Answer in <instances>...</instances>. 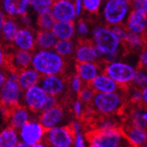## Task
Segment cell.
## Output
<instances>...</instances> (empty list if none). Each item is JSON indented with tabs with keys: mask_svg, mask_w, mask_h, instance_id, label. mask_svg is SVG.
<instances>
[{
	"mask_svg": "<svg viewBox=\"0 0 147 147\" xmlns=\"http://www.w3.org/2000/svg\"><path fill=\"white\" fill-rule=\"evenodd\" d=\"M128 103V94L121 92H96L90 106L101 115H117L122 118Z\"/></svg>",
	"mask_w": 147,
	"mask_h": 147,
	"instance_id": "1",
	"label": "cell"
},
{
	"mask_svg": "<svg viewBox=\"0 0 147 147\" xmlns=\"http://www.w3.org/2000/svg\"><path fill=\"white\" fill-rule=\"evenodd\" d=\"M89 147H133V144L125 136L122 127L96 129L86 133ZM137 147V146H136Z\"/></svg>",
	"mask_w": 147,
	"mask_h": 147,
	"instance_id": "2",
	"label": "cell"
},
{
	"mask_svg": "<svg viewBox=\"0 0 147 147\" xmlns=\"http://www.w3.org/2000/svg\"><path fill=\"white\" fill-rule=\"evenodd\" d=\"M32 66L42 77L60 76L65 74L67 62L56 52L40 50L33 57Z\"/></svg>",
	"mask_w": 147,
	"mask_h": 147,
	"instance_id": "3",
	"label": "cell"
},
{
	"mask_svg": "<svg viewBox=\"0 0 147 147\" xmlns=\"http://www.w3.org/2000/svg\"><path fill=\"white\" fill-rule=\"evenodd\" d=\"M98 63L101 74L112 78L118 85H131L136 74V69L131 65L121 62H109L102 59L95 62Z\"/></svg>",
	"mask_w": 147,
	"mask_h": 147,
	"instance_id": "4",
	"label": "cell"
},
{
	"mask_svg": "<svg viewBox=\"0 0 147 147\" xmlns=\"http://www.w3.org/2000/svg\"><path fill=\"white\" fill-rule=\"evenodd\" d=\"M77 133L74 122L63 127H56L49 129L42 139L47 147H73Z\"/></svg>",
	"mask_w": 147,
	"mask_h": 147,
	"instance_id": "5",
	"label": "cell"
},
{
	"mask_svg": "<svg viewBox=\"0 0 147 147\" xmlns=\"http://www.w3.org/2000/svg\"><path fill=\"white\" fill-rule=\"evenodd\" d=\"M92 34L95 47L102 56H108L111 58L116 57L121 42L109 28L98 26Z\"/></svg>",
	"mask_w": 147,
	"mask_h": 147,
	"instance_id": "6",
	"label": "cell"
},
{
	"mask_svg": "<svg viewBox=\"0 0 147 147\" xmlns=\"http://www.w3.org/2000/svg\"><path fill=\"white\" fill-rule=\"evenodd\" d=\"M24 92L19 83V75L9 73L6 82L0 88V106L14 109L21 104Z\"/></svg>",
	"mask_w": 147,
	"mask_h": 147,
	"instance_id": "7",
	"label": "cell"
},
{
	"mask_svg": "<svg viewBox=\"0 0 147 147\" xmlns=\"http://www.w3.org/2000/svg\"><path fill=\"white\" fill-rule=\"evenodd\" d=\"M130 1L127 0H109L104 6V17L109 26H116L123 24L127 15Z\"/></svg>",
	"mask_w": 147,
	"mask_h": 147,
	"instance_id": "8",
	"label": "cell"
},
{
	"mask_svg": "<svg viewBox=\"0 0 147 147\" xmlns=\"http://www.w3.org/2000/svg\"><path fill=\"white\" fill-rule=\"evenodd\" d=\"M69 78L70 74L42 77L41 80L42 88L48 95L59 98L67 91H70Z\"/></svg>",
	"mask_w": 147,
	"mask_h": 147,
	"instance_id": "9",
	"label": "cell"
},
{
	"mask_svg": "<svg viewBox=\"0 0 147 147\" xmlns=\"http://www.w3.org/2000/svg\"><path fill=\"white\" fill-rule=\"evenodd\" d=\"M102 57L92 40L78 37L75 47V59L80 63H95Z\"/></svg>",
	"mask_w": 147,
	"mask_h": 147,
	"instance_id": "10",
	"label": "cell"
},
{
	"mask_svg": "<svg viewBox=\"0 0 147 147\" xmlns=\"http://www.w3.org/2000/svg\"><path fill=\"white\" fill-rule=\"evenodd\" d=\"M48 94L45 91L38 86H33L26 90L24 92V100L26 103V107L29 109L30 112L34 114H41L42 107L44 106L47 99Z\"/></svg>",
	"mask_w": 147,
	"mask_h": 147,
	"instance_id": "11",
	"label": "cell"
},
{
	"mask_svg": "<svg viewBox=\"0 0 147 147\" xmlns=\"http://www.w3.org/2000/svg\"><path fill=\"white\" fill-rule=\"evenodd\" d=\"M49 129H45L39 122H29L20 129L22 142L33 146L41 143Z\"/></svg>",
	"mask_w": 147,
	"mask_h": 147,
	"instance_id": "12",
	"label": "cell"
},
{
	"mask_svg": "<svg viewBox=\"0 0 147 147\" xmlns=\"http://www.w3.org/2000/svg\"><path fill=\"white\" fill-rule=\"evenodd\" d=\"M51 11L57 21H74L77 16L74 2L68 0L54 1Z\"/></svg>",
	"mask_w": 147,
	"mask_h": 147,
	"instance_id": "13",
	"label": "cell"
},
{
	"mask_svg": "<svg viewBox=\"0 0 147 147\" xmlns=\"http://www.w3.org/2000/svg\"><path fill=\"white\" fill-rule=\"evenodd\" d=\"M65 111L67 110L57 105L55 108L40 114L37 120L45 129L49 130L57 127V125L63 121L65 117Z\"/></svg>",
	"mask_w": 147,
	"mask_h": 147,
	"instance_id": "14",
	"label": "cell"
},
{
	"mask_svg": "<svg viewBox=\"0 0 147 147\" xmlns=\"http://www.w3.org/2000/svg\"><path fill=\"white\" fill-rule=\"evenodd\" d=\"M34 29L20 28L15 37L14 46L21 50L33 52L36 47V40L34 37Z\"/></svg>",
	"mask_w": 147,
	"mask_h": 147,
	"instance_id": "15",
	"label": "cell"
},
{
	"mask_svg": "<svg viewBox=\"0 0 147 147\" xmlns=\"http://www.w3.org/2000/svg\"><path fill=\"white\" fill-rule=\"evenodd\" d=\"M76 74L80 78L84 84L92 82L100 71V66L97 63H75Z\"/></svg>",
	"mask_w": 147,
	"mask_h": 147,
	"instance_id": "16",
	"label": "cell"
},
{
	"mask_svg": "<svg viewBox=\"0 0 147 147\" xmlns=\"http://www.w3.org/2000/svg\"><path fill=\"white\" fill-rule=\"evenodd\" d=\"M88 85L95 92H115L116 91L122 92L121 86L104 74L97 76L92 82L88 83Z\"/></svg>",
	"mask_w": 147,
	"mask_h": 147,
	"instance_id": "17",
	"label": "cell"
},
{
	"mask_svg": "<svg viewBox=\"0 0 147 147\" xmlns=\"http://www.w3.org/2000/svg\"><path fill=\"white\" fill-rule=\"evenodd\" d=\"M125 26L129 33L141 35L147 28V15L132 10Z\"/></svg>",
	"mask_w": 147,
	"mask_h": 147,
	"instance_id": "18",
	"label": "cell"
},
{
	"mask_svg": "<svg viewBox=\"0 0 147 147\" xmlns=\"http://www.w3.org/2000/svg\"><path fill=\"white\" fill-rule=\"evenodd\" d=\"M19 26L17 20L14 17L5 15V19L3 24L0 43L5 44H13L15 41V37L19 32Z\"/></svg>",
	"mask_w": 147,
	"mask_h": 147,
	"instance_id": "19",
	"label": "cell"
},
{
	"mask_svg": "<svg viewBox=\"0 0 147 147\" xmlns=\"http://www.w3.org/2000/svg\"><path fill=\"white\" fill-rule=\"evenodd\" d=\"M29 109L25 105H20L14 108L11 111L8 125L14 129H20L24 125L30 122Z\"/></svg>",
	"mask_w": 147,
	"mask_h": 147,
	"instance_id": "20",
	"label": "cell"
},
{
	"mask_svg": "<svg viewBox=\"0 0 147 147\" xmlns=\"http://www.w3.org/2000/svg\"><path fill=\"white\" fill-rule=\"evenodd\" d=\"M122 129L129 140L137 147H141L147 143V131L124 122H122Z\"/></svg>",
	"mask_w": 147,
	"mask_h": 147,
	"instance_id": "21",
	"label": "cell"
},
{
	"mask_svg": "<svg viewBox=\"0 0 147 147\" xmlns=\"http://www.w3.org/2000/svg\"><path fill=\"white\" fill-rule=\"evenodd\" d=\"M42 78L41 74L32 68H28L21 71L19 75V83L23 92L41 82Z\"/></svg>",
	"mask_w": 147,
	"mask_h": 147,
	"instance_id": "22",
	"label": "cell"
},
{
	"mask_svg": "<svg viewBox=\"0 0 147 147\" xmlns=\"http://www.w3.org/2000/svg\"><path fill=\"white\" fill-rule=\"evenodd\" d=\"M2 3L5 11L7 12V15L11 17H15L17 15L22 17L28 14V9L30 5V1L28 0H21V1L5 0Z\"/></svg>",
	"mask_w": 147,
	"mask_h": 147,
	"instance_id": "23",
	"label": "cell"
},
{
	"mask_svg": "<svg viewBox=\"0 0 147 147\" xmlns=\"http://www.w3.org/2000/svg\"><path fill=\"white\" fill-rule=\"evenodd\" d=\"M52 32L60 41H70L75 34L74 21H57Z\"/></svg>",
	"mask_w": 147,
	"mask_h": 147,
	"instance_id": "24",
	"label": "cell"
},
{
	"mask_svg": "<svg viewBox=\"0 0 147 147\" xmlns=\"http://www.w3.org/2000/svg\"><path fill=\"white\" fill-rule=\"evenodd\" d=\"M36 47L42 50L54 49L57 43V38L53 34L52 30H38L35 34Z\"/></svg>",
	"mask_w": 147,
	"mask_h": 147,
	"instance_id": "25",
	"label": "cell"
},
{
	"mask_svg": "<svg viewBox=\"0 0 147 147\" xmlns=\"http://www.w3.org/2000/svg\"><path fill=\"white\" fill-rule=\"evenodd\" d=\"M18 143L16 129L11 127H5L0 131V147H16Z\"/></svg>",
	"mask_w": 147,
	"mask_h": 147,
	"instance_id": "26",
	"label": "cell"
},
{
	"mask_svg": "<svg viewBox=\"0 0 147 147\" xmlns=\"http://www.w3.org/2000/svg\"><path fill=\"white\" fill-rule=\"evenodd\" d=\"M56 23L57 20L55 19L51 11L38 15L36 20V25L41 28V30H52Z\"/></svg>",
	"mask_w": 147,
	"mask_h": 147,
	"instance_id": "27",
	"label": "cell"
},
{
	"mask_svg": "<svg viewBox=\"0 0 147 147\" xmlns=\"http://www.w3.org/2000/svg\"><path fill=\"white\" fill-rule=\"evenodd\" d=\"M30 5L40 15L52 10L54 0H34V1H30Z\"/></svg>",
	"mask_w": 147,
	"mask_h": 147,
	"instance_id": "28",
	"label": "cell"
},
{
	"mask_svg": "<svg viewBox=\"0 0 147 147\" xmlns=\"http://www.w3.org/2000/svg\"><path fill=\"white\" fill-rule=\"evenodd\" d=\"M131 86L139 90H143L147 87V71L142 69H137L134 79L131 82Z\"/></svg>",
	"mask_w": 147,
	"mask_h": 147,
	"instance_id": "29",
	"label": "cell"
},
{
	"mask_svg": "<svg viewBox=\"0 0 147 147\" xmlns=\"http://www.w3.org/2000/svg\"><path fill=\"white\" fill-rule=\"evenodd\" d=\"M73 43L71 41H58L56 44L54 49L57 54L61 57H67L72 54L73 52Z\"/></svg>",
	"mask_w": 147,
	"mask_h": 147,
	"instance_id": "30",
	"label": "cell"
},
{
	"mask_svg": "<svg viewBox=\"0 0 147 147\" xmlns=\"http://www.w3.org/2000/svg\"><path fill=\"white\" fill-rule=\"evenodd\" d=\"M100 0H84L83 1V10L92 13H97L100 6Z\"/></svg>",
	"mask_w": 147,
	"mask_h": 147,
	"instance_id": "31",
	"label": "cell"
},
{
	"mask_svg": "<svg viewBox=\"0 0 147 147\" xmlns=\"http://www.w3.org/2000/svg\"><path fill=\"white\" fill-rule=\"evenodd\" d=\"M130 7L136 11L147 15V0H134L130 1Z\"/></svg>",
	"mask_w": 147,
	"mask_h": 147,
	"instance_id": "32",
	"label": "cell"
},
{
	"mask_svg": "<svg viewBox=\"0 0 147 147\" xmlns=\"http://www.w3.org/2000/svg\"><path fill=\"white\" fill-rule=\"evenodd\" d=\"M58 105V100L57 97H54V96H50L49 95L48 96V99L44 104V106L42 107V111H41V114L45 112V111H48L53 108H55V107H57Z\"/></svg>",
	"mask_w": 147,
	"mask_h": 147,
	"instance_id": "33",
	"label": "cell"
},
{
	"mask_svg": "<svg viewBox=\"0 0 147 147\" xmlns=\"http://www.w3.org/2000/svg\"><path fill=\"white\" fill-rule=\"evenodd\" d=\"M137 69H142L147 71V49H144L139 57V62L138 63Z\"/></svg>",
	"mask_w": 147,
	"mask_h": 147,
	"instance_id": "34",
	"label": "cell"
},
{
	"mask_svg": "<svg viewBox=\"0 0 147 147\" xmlns=\"http://www.w3.org/2000/svg\"><path fill=\"white\" fill-rule=\"evenodd\" d=\"M78 37L84 38L85 35L87 34L88 33V28L84 20V19H79L78 22Z\"/></svg>",
	"mask_w": 147,
	"mask_h": 147,
	"instance_id": "35",
	"label": "cell"
},
{
	"mask_svg": "<svg viewBox=\"0 0 147 147\" xmlns=\"http://www.w3.org/2000/svg\"><path fill=\"white\" fill-rule=\"evenodd\" d=\"M8 76H9V73L4 68L0 69V88H1L3 85L6 82Z\"/></svg>",
	"mask_w": 147,
	"mask_h": 147,
	"instance_id": "36",
	"label": "cell"
},
{
	"mask_svg": "<svg viewBox=\"0 0 147 147\" xmlns=\"http://www.w3.org/2000/svg\"><path fill=\"white\" fill-rule=\"evenodd\" d=\"M74 5H75V10H76V14L77 16H79L83 10V1L76 0V1H74Z\"/></svg>",
	"mask_w": 147,
	"mask_h": 147,
	"instance_id": "37",
	"label": "cell"
},
{
	"mask_svg": "<svg viewBox=\"0 0 147 147\" xmlns=\"http://www.w3.org/2000/svg\"><path fill=\"white\" fill-rule=\"evenodd\" d=\"M75 147H85L84 138L81 134H78L75 138Z\"/></svg>",
	"mask_w": 147,
	"mask_h": 147,
	"instance_id": "38",
	"label": "cell"
},
{
	"mask_svg": "<svg viewBox=\"0 0 147 147\" xmlns=\"http://www.w3.org/2000/svg\"><path fill=\"white\" fill-rule=\"evenodd\" d=\"M5 19V15L4 14V12L2 11V10L0 9V38H1V33H2V28H3V24ZM1 44V43H0Z\"/></svg>",
	"mask_w": 147,
	"mask_h": 147,
	"instance_id": "39",
	"label": "cell"
},
{
	"mask_svg": "<svg viewBox=\"0 0 147 147\" xmlns=\"http://www.w3.org/2000/svg\"><path fill=\"white\" fill-rule=\"evenodd\" d=\"M4 60H5L4 49H3V46L0 44V69L3 68L4 66Z\"/></svg>",
	"mask_w": 147,
	"mask_h": 147,
	"instance_id": "40",
	"label": "cell"
},
{
	"mask_svg": "<svg viewBox=\"0 0 147 147\" xmlns=\"http://www.w3.org/2000/svg\"><path fill=\"white\" fill-rule=\"evenodd\" d=\"M142 99H143V101L144 103V105L146 106V108H147V87L144 88L142 91Z\"/></svg>",
	"mask_w": 147,
	"mask_h": 147,
	"instance_id": "41",
	"label": "cell"
},
{
	"mask_svg": "<svg viewBox=\"0 0 147 147\" xmlns=\"http://www.w3.org/2000/svg\"><path fill=\"white\" fill-rule=\"evenodd\" d=\"M141 37H142V40H143V42H144V48L147 49V28H146V29L144 30V32L141 34Z\"/></svg>",
	"mask_w": 147,
	"mask_h": 147,
	"instance_id": "42",
	"label": "cell"
},
{
	"mask_svg": "<svg viewBox=\"0 0 147 147\" xmlns=\"http://www.w3.org/2000/svg\"><path fill=\"white\" fill-rule=\"evenodd\" d=\"M16 147H29V145L21 141V142H19L18 143V144L16 145Z\"/></svg>",
	"mask_w": 147,
	"mask_h": 147,
	"instance_id": "43",
	"label": "cell"
},
{
	"mask_svg": "<svg viewBox=\"0 0 147 147\" xmlns=\"http://www.w3.org/2000/svg\"><path fill=\"white\" fill-rule=\"evenodd\" d=\"M31 147H47L43 143H38V144H34V145H33V146H31Z\"/></svg>",
	"mask_w": 147,
	"mask_h": 147,
	"instance_id": "44",
	"label": "cell"
},
{
	"mask_svg": "<svg viewBox=\"0 0 147 147\" xmlns=\"http://www.w3.org/2000/svg\"><path fill=\"white\" fill-rule=\"evenodd\" d=\"M141 147H147V143H146L145 144H144L143 146H141Z\"/></svg>",
	"mask_w": 147,
	"mask_h": 147,
	"instance_id": "45",
	"label": "cell"
}]
</instances>
